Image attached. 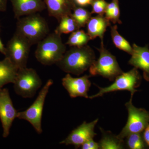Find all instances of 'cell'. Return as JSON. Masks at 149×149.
I'll use <instances>...</instances> for the list:
<instances>
[{
  "instance_id": "cell-10",
  "label": "cell",
  "mask_w": 149,
  "mask_h": 149,
  "mask_svg": "<svg viewBox=\"0 0 149 149\" xmlns=\"http://www.w3.org/2000/svg\"><path fill=\"white\" fill-rule=\"evenodd\" d=\"M18 112L15 108L7 88H0V120L3 128V136L7 138Z\"/></svg>"
},
{
  "instance_id": "cell-4",
  "label": "cell",
  "mask_w": 149,
  "mask_h": 149,
  "mask_svg": "<svg viewBox=\"0 0 149 149\" xmlns=\"http://www.w3.org/2000/svg\"><path fill=\"white\" fill-rule=\"evenodd\" d=\"M100 52V56L89 68V72L91 76L100 75L114 81L116 77L123 72L120 68L116 58L104 47L103 42L97 49Z\"/></svg>"
},
{
  "instance_id": "cell-6",
  "label": "cell",
  "mask_w": 149,
  "mask_h": 149,
  "mask_svg": "<svg viewBox=\"0 0 149 149\" xmlns=\"http://www.w3.org/2000/svg\"><path fill=\"white\" fill-rule=\"evenodd\" d=\"M13 84L16 94L27 98L35 96L42 81L35 69L26 67L18 69Z\"/></svg>"
},
{
  "instance_id": "cell-13",
  "label": "cell",
  "mask_w": 149,
  "mask_h": 149,
  "mask_svg": "<svg viewBox=\"0 0 149 149\" xmlns=\"http://www.w3.org/2000/svg\"><path fill=\"white\" fill-rule=\"evenodd\" d=\"M14 17L17 19L22 17L39 13L45 9L44 0H10Z\"/></svg>"
},
{
  "instance_id": "cell-24",
  "label": "cell",
  "mask_w": 149,
  "mask_h": 149,
  "mask_svg": "<svg viewBox=\"0 0 149 149\" xmlns=\"http://www.w3.org/2000/svg\"><path fill=\"white\" fill-rule=\"evenodd\" d=\"M125 146L130 149H145L149 148L144 141L142 133H134L126 136Z\"/></svg>"
},
{
  "instance_id": "cell-12",
  "label": "cell",
  "mask_w": 149,
  "mask_h": 149,
  "mask_svg": "<svg viewBox=\"0 0 149 149\" xmlns=\"http://www.w3.org/2000/svg\"><path fill=\"white\" fill-rule=\"evenodd\" d=\"M91 75H85L79 77H73L68 73L62 80V85L71 98L84 97L89 98L88 92L91 85L89 78Z\"/></svg>"
},
{
  "instance_id": "cell-15",
  "label": "cell",
  "mask_w": 149,
  "mask_h": 149,
  "mask_svg": "<svg viewBox=\"0 0 149 149\" xmlns=\"http://www.w3.org/2000/svg\"><path fill=\"white\" fill-rule=\"evenodd\" d=\"M49 16L58 22L65 15H71L75 6L72 0H44Z\"/></svg>"
},
{
  "instance_id": "cell-22",
  "label": "cell",
  "mask_w": 149,
  "mask_h": 149,
  "mask_svg": "<svg viewBox=\"0 0 149 149\" xmlns=\"http://www.w3.org/2000/svg\"><path fill=\"white\" fill-rule=\"evenodd\" d=\"M104 15L114 24L122 23L120 19V11L118 0H112L111 2L108 4Z\"/></svg>"
},
{
  "instance_id": "cell-11",
  "label": "cell",
  "mask_w": 149,
  "mask_h": 149,
  "mask_svg": "<svg viewBox=\"0 0 149 149\" xmlns=\"http://www.w3.org/2000/svg\"><path fill=\"white\" fill-rule=\"evenodd\" d=\"M98 120V118H97L88 123L84 121L72 130L66 139L61 141L60 144H64L66 146L73 145L75 148H80L85 142L90 139H94L97 135L94 129Z\"/></svg>"
},
{
  "instance_id": "cell-8",
  "label": "cell",
  "mask_w": 149,
  "mask_h": 149,
  "mask_svg": "<svg viewBox=\"0 0 149 149\" xmlns=\"http://www.w3.org/2000/svg\"><path fill=\"white\" fill-rule=\"evenodd\" d=\"M132 100L130 98L125 104L128 110V118L125 126L118 135L121 139H124L131 133H142L149 124V111L134 106Z\"/></svg>"
},
{
  "instance_id": "cell-26",
  "label": "cell",
  "mask_w": 149,
  "mask_h": 149,
  "mask_svg": "<svg viewBox=\"0 0 149 149\" xmlns=\"http://www.w3.org/2000/svg\"><path fill=\"white\" fill-rule=\"evenodd\" d=\"M80 148L82 149H100V146L99 143L95 142L92 139L85 142Z\"/></svg>"
},
{
  "instance_id": "cell-20",
  "label": "cell",
  "mask_w": 149,
  "mask_h": 149,
  "mask_svg": "<svg viewBox=\"0 0 149 149\" xmlns=\"http://www.w3.org/2000/svg\"><path fill=\"white\" fill-rule=\"evenodd\" d=\"M58 22V26L56 28L54 32L60 35L71 33L80 29L76 22L70 15L63 17Z\"/></svg>"
},
{
  "instance_id": "cell-9",
  "label": "cell",
  "mask_w": 149,
  "mask_h": 149,
  "mask_svg": "<svg viewBox=\"0 0 149 149\" xmlns=\"http://www.w3.org/2000/svg\"><path fill=\"white\" fill-rule=\"evenodd\" d=\"M32 46L27 39L15 32L6 47L5 56L18 69L26 67Z\"/></svg>"
},
{
  "instance_id": "cell-21",
  "label": "cell",
  "mask_w": 149,
  "mask_h": 149,
  "mask_svg": "<svg viewBox=\"0 0 149 149\" xmlns=\"http://www.w3.org/2000/svg\"><path fill=\"white\" fill-rule=\"evenodd\" d=\"M90 40L91 38L88 33L79 29L71 33L65 44L70 47H82L87 45Z\"/></svg>"
},
{
  "instance_id": "cell-1",
  "label": "cell",
  "mask_w": 149,
  "mask_h": 149,
  "mask_svg": "<svg viewBox=\"0 0 149 149\" xmlns=\"http://www.w3.org/2000/svg\"><path fill=\"white\" fill-rule=\"evenodd\" d=\"M95 61L94 51L90 46L86 45L72 47L66 51L56 64L64 72L78 76L89 69Z\"/></svg>"
},
{
  "instance_id": "cell-28",
  "label": "cell",
  "mask_w": 149,
  "mask_h": 149,
  "mask_svg": "<svg viewBox=\"0 0 149 149\" xmlns=\"http://www.w3.org/2000/svg\"><path fill=\"white\" fill-rule=\"evenodd\" d=\"M143 134L144 141L149 148V124L144 130Z\"/></svg>"
},
{
  "instance_id": "cell-29",
  "label": "cell",
  "mask_w": 149,
  "mask_h": 149,
  "mask_svg": "<svg viewBox=\"0 0 149 149\" xmlns=\"http://www.w3.org/2000/svg\"><path fill=\"white\" fill-rule=\"evenodd\" d=\"M8 0H0V12L6 10Z\"/></svg>"
},
{
  "instance_id": "cell-18",
  "label": "cell",
  "mask_w": 149,
  "mask_h": 149,
  "mask_svg": "<svg viewBox=\"0 0 149 149\" xmlns=\"http://www.w3.org/2000/svg\"><path fill=\"white\" fill-rule=\"evenodd\" d=\"M102 138L99 142L100 149H122L125 147L123 139L113 134L110 131H106L100 128Z\"/></svg>"
},
{
  "instance_id": "cell-14",
  "label": "cell",
  "mask_w": 149,
  "mask_h": 149,
  "mask_svg": "<svg viewBox=\"0 0 149 149\" xmlns=\"http://www.w3.org/2000/svg\"><path fill=\"white\" fill-rule=\"evenodd\" d=\"M133 52L128 63L134 68L143 71L144 79L149 81V49L148 45L140 47L134 44Z\"/></svg>"
},
{
  "instance_id": "cell-27",
  "label": "cell",
  "mask_w": 149,
  "mask_h": 149,
  "mask_svg": "<svg viewBox=\"0 0 149 149\" xmlns=\"http://www.w3.org/2000/svg\"><path fill=\"white\" fill-rule=\"evenodd\" d=\"M93 1V0H72L75 6L81 7L91 5Z\"/></svg>"
},
{
  "instance_id": "cell-5",
  "label": "cell",
  "mask_w": 149,
  "mask_h": 149,
  "mask_svg": "<svg viewBox=\"0 0 149 149\" xmlns=\"http://www.w3.org/2000/svg\"><path fill=\"white\" fill-rule=\"evenodd\" d=\"M142 77L138 69L134 68L130 71L123 72L116 77L112 84L105 88L99 89L98 93L95 95L90 96L89 98L93 99L99 97H102L106 93L121 91H129L131 94V97H133L134 93L138 92L136 88L141 85Z\"/></svg>"
},
{
  "instance_id": "cell-7",
  "label": "cell",
  "mask_w": 149,
  "mask_h": 149,
  "mask_svg": "<svg viewBox=\"0 0 149 149\" xmlns=\"http://www.w3.org/2000/svg\"><path fill=\"white\" fill-rule=\"evenodd\" d=\"M53 84L52 80H48L40 91L34 103L26 110L18 112L17 113V118L29 122L38 134H41L42 132V118L44 104L49 89Z\"/></svg>"
},
{
  "instance_id": "cell-3",
  "label": "cell",
  "mask_w": 149,
  "mask_h": 149,
  "mask_svg": "<svg viewBox=\"0 0 149 149\" xmlns=\"http://www.w3.org/2000/svg\"><path fill=\"white\" fill-rule=\"evenodd\" d=\"M17 20L15 32L27 39L32 45L38 44L49 34L47 22L39 13L22 17Z\"/></svg>"
},
{
  "instance_id": "cell-30",
  "label": "cell",
  "mask_w": 149,
  "mask_h": 149,
  "mask_svg": "<svg viewBox=\"0 0 149 149\" xmlns=\"http://www.w3.org/2000/svg\"><path fill=\"white\" fill-rule=\"evenodd\" d=\"M0 52L4 55H6V47H5L1 39H0Z\"/></svg>"
},
{
  "instance_id": "cell-2",
  "label": "cell",
  "mask_w": 149,
  "mask_h": 149,
  "mask_svg": "<svg viewBox=\"0 0 149 149\" xmlns=\"http://www.w3.org/2000/svg\"><path fill=\"white\" fill-rule=\"evenodd\" d=\"M35 56L39 62L45 65L56 64L66 51L61 35L54 32L49 34L37 44Z\"/></svg>"
},
{
  "instance_id": "cell-17",
  "label": "cell",
  "mask_w": 149,
  "mask_h": 149,
  "mask_svg": "<svg viewBox=\"0 0 149 149\" xmlns=\"http://www.w3.org/2000/svg\"><path fill=\"white\" fill-rule=\"evenodd\" d=\"M18 69L8 58L0 61V88L10 83H13Z\"/></svg>"
},
{
  "instance_id": "cell-16",
  "label": "cell",
  "mask_w": 149,
  "mask_h": 149,
  "mask_svg": "<svg viewBox=\"0 0 149 149\" xmlns=\"http://www.w3.org/2000/svg\"><path fill=\"white\" fill-rule=\"evenodd\" d=\"M87 25V33L91 40L99 37L103 42L105 32L107 28L111 26V23L104 15H97L91 17Z\"/></svg>"
},
{
  "instance_id": "cell-23",
  "label": "cell",
  "mask_w": 149,
  "mask_h": 149,
  "mask_svg": "<svg viewBox=\"0 0 149 149\" xmlns=\"http://www.w3.org/2000/svg\"><path fill=\"white\" fill-rule=\"evenodd\" d=\"M71 16L80 28L85 27L91 17L92 13L83 7L75 6Z\"/></svg>"
},
{
  "instance_id": "cell-25",
  "label": "cell",
  "mask_w": 149,
  "mask_h": 149,
  "mask_svg": "<svg viewBox=\"0 0 149 149\" xmlns=\"http://www.w3.org/2000/svg\"><path fill=\"white\" fill-rule=\"evenodd\" d=\"M108 4L105 0H93L91 4L92 7L91 13L92 14H97L98 15H104Z\"/></svg>"
},
{
  "instance_id": "cell-19",
  "label": "cell",
  "mask_w": 149,
  "mask_h": 149,
  "mask_svg": "<svg viewBox=\"0 0 149 149\" xmlns=\"http://www.w3.org/2000/svg\"><path fill=\"white\" fill-rule=\"evenodd\" d=\"M117 25L115 24L111 27V34L113 42L116 48L131 55L133 52V47L130 43L118 33Z\"/></svg>"
}]
</instances>
